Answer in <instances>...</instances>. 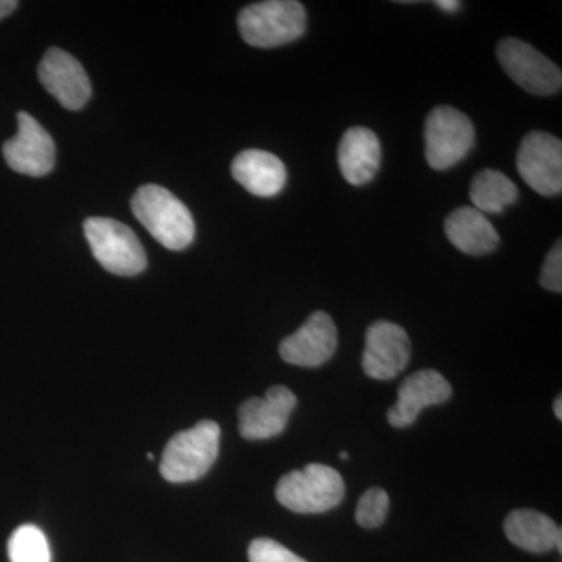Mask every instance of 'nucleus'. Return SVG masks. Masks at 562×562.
I'll return each instance as SVG.
<instances>
[{"label":"nucleus","instance_id":"f257e3e1","mask_svg":"<svg viewBox=\"0 0 562 562\" xmlns=\"http://www.w3.org/2000/svg\"><path fill=\"white\" fill-rule=\"evenodd\" d=\"M132 211L147 232L169 250H183L194 241L191 211L171 191L144 184L132 198Z\"/></svg>","mask_w":562,"mask_h":562},{"label":"nucleus","instance_id":"f03ea898","mask_svg":"<svg viewBox=\"0 0 562 562\" xmlns=\"http://www.w3.org/2000/svg\"><path fill=\"white\" fill-rule=\"evenodd\" d=\"M220 439V425L213 420H201L190 430L177 432L162 452V479L169 483L202 479L217 460Z\"/></svg>","mask_w":562,"mask_h":562},{"label":"nucleus","instance_id":"7ed1b4c3","mask_svg":"<svg viewBox=\"0 0 562 562\" xmlns=\"http://www.w3.org/2000/svg\"><path fill=\"white\" fill-rule=\"evenodd\" d=\"M239 33L247 44L261 49L284 46L302 38L306 11L297 0H266L251 3L238 16Z\"/></svg>","mask_w":562,"mask_h":562},{"label":"nucleus","instance_id":"20e7f679","mask_svg":"<svg viewBox=\"0 0 562 562\" xmlns=\"http://www.w3.org/2000/svg\"><path fill=\"white\" fill-rule=\"evenodd\" d=\"M346 484L338 471L324 464H310L286 473L277 484V501L301 514L330 512L344 501Z\"/></svg>","mask_w":562,"mask_h":562},{"label":"nucleus","instance_id":"39448f33","mask_svg":"<svg viewBox=\"0 0 562 562\" xmlns=\"http://www.w3.org/2000/svg\"><path fill=\"white\" fill-rule=\"evenodd\" d=\"M83 231L92 255L106 271L135 277L146 269V250L127 225L111 217H90L85 221Z\"/></svg>","mask_w":562,"mask_h":562},{"label":"nucleus","instance_id":"423d86ee","mask_svg":"<svg viewBox=\"0 0 562 562\" xmlns=\"http://www.w3.org/2000/svg\"><path fill=\"white\" fill-rule=\"evenodd\" d=\"M425 157L436 171L464 160L475 144L472 121L453 106H438L425 121Z\"/></svg>","mask_w":562,"mask_h":562},{"label":"nucleus","instance_id":"0eeeda50","mask_svg":"<svg viewBox=\"0 0 562 562\" xmlns=\"http://www.w3.org/2000/svg\"><path fill=\"white\" fill-rule=\"evenodd\" d=\"M497 58L514 83L535 95H552L561 91V69L546 55L522 40H502Z\"/></svg>","mask_w":562,"mask_h":562},{"label":"nucleus","instance_id":"6e6552de","mask_svg":"<svg viewBox=\"0 0 562 562\" xmlns=\"http://www.w3.org/2000/svg\"><path fill=\"white\" fill-rule=\"evenodd\" d=\"M520 177L538 194L553 198L562 191V143L547 132H531L517 151Z\"/></svg>","mask_w":562,"mask_h":562},{"label":"nucleus","instance_id":"1a4fd4ad","mask_svg":"<svg viewBox=\"0 0 562 562\" xmlns=\"http://www.w3.org/2000/svg\"><path fill=\"white\" fill-rule=\"evenodd\" d=\"M412 355L408 333L394 322L376 321L366 333L362 371L380 382L395 379L405 371Z\"/></svg>","mask_w":562,"mask_h":562},{"label":"nucleus","instance_id":"9d476101","mask_svg":"<svg viewBox=\"0 0 562 562\" xmlns=\"http://www.w3.org/2000/svg\"><path fill=\"white\" fill-rule=\"evenodd\" d=\"M3 158L14 172L44 177L55 166V143L32 114L18 113V133L2 147Z\"/></svg>","mask_w":562,"mask_h":562},{"label":"nucleus","instance_id":"9b49d317","mask_svg":"<svg viewBox=\"0 0 562 562\" xmlns=\"http://www.w3.org/2000/svg\"><path fill=\"white\" fill-rule=\"evenodd\" d=\"M38 77L47 92L66 110H81L91 99V81L83 66L76 57L58 47H52L44 54L38 66Z\"/></svg>","mask_w":562,"mask_h":562},{"label":"nucleus","instance_id":"f8f14e48","mask_svg":"<svg viewBox=\"0 0 562 562\" xmlns=\"http://www.w3.org/2000/svg\"><path fill=\"white\" fill-rule=\"evenodd\" d=\"M338 347V328L327 313L316 312L297 331L280 344V355L290 364L319 368Z\"/></svg>","mask_w":562,"mask_h":562},{"label":"nucleus","instance_id":"ddd939ff","mask_svg":"<svg viewBox=\"0 0 562 562\" xmlns=\"http://www.w3.org/2000/svg\"><path fill=\"white\" fill-rule=\"evenodd\" d=\"M297 397L286 386H272L265 397H251L239 408V432L249 441L279 436L286 428Z\"/></svg>","mask_w":562,"mask_h":562},{"label":"nucleus","instance_id":"4468645a","mask_svg":"<svg viewBox=\"0 0 562 562\" xmlns=\"http://www.w3.org/2000/svg\"><path fill=\"white\" fill-rule=\"evenodd\" d=\"M452 397V386L443 375L432 369H425L409 375L398 390L397 403L387 413L392 427L405 428L417 420L422 409L441 405Z\"/></svg>","mask_w":562,"mask_h":562},{"label":"nucleus","instance_id":"2eb2a0df","mask_svg":"<svg viewBox=\"0 0 562 562\" xmlns=\"http://www.w3.org/2000/svg\"><path fill=\"white\" fill-rule=\"evenodd\" d=\"M339 169L344 179L353 187L373 180L382 165V144L379 136L364 127H353L344 133L338 150Z\"/></svg>","mask_w":562,"mask_h":562},{"label":"nucleus","instance_id":"dca6fc26","mask_svg":"<svg viewBox=\"0 0 562 562\" xmlns=\"http://www.w3.org/2000/svg\"><path fill=\"white\" fill-rule=\"evenodd\" d=\"M233 179L258 198H273L286 184V166L271 151L244 150L232 162Z\"/></svg>","mask_w":562,"mask_h":562},{"label":"nucleus","instance_id":"f3484780","mask_svg":"<svg viewBox=\"0 0 562 562\" xmlns=\"http://www.w3.org/2000/svg\"><path fill=\"white\" fill-rule=\"evenodd\" d=\"M449 241L472 257H482L497 249L501 244L498 233L491 221L473 206L454 210L443 224Z\"/></svg>","mask_w":562,"mask_h":562},{"label":"nucleus","instance_id":"a211bd4d","mask_svg":"<svg viewBox=\"0 0 562 562\" xmlns=\"http://www.w3.org/2000/svg\"><path fill=\"white\" fill-rule=\"evenodd\" d=\"M505 532L514 546L527 552L543 553L554 547L561 552V528L546 514L517 509L506 517Z\"/></svg>","mask_w":562,"mask_h":562},{"label":"nucleus","instance_id":"6ab92c4d","mask_svg":"<svg viewBox=\"0 0 562 562\" xmlns=\"http://www.w3.org/2000/svg\"><path fill=\"white\" fill-rule=\"evenodd\" d=\"M519 198V190L512 179L495 169H484L473 177L471 201L473 209L483 214L503 213Z\"/></svg>","mask_w":562,"mask_h":562},{"label":"nucleus","instance_id":"aec40b11","mask_svg":"<svg viewBox=\"0 0 562 562\" xmlns=\"http://www.w3.org/2000/svg\"><path fill=\"white\" fill-rule=\"evenodd\" d=\"M11 562H50V547L46 536L35 525H22L9 541Z\"/></svg>","mask_w":562,"mask_h":562},{"label":"nucleus","instance_id":"412c9836","mask_svg":"<svg viewBox=\"0 0 562 562\" xmlns=\"http://www.w3.org/2000/svg\"><path fill=\"white\" fill-rule=\"evenodd\" d=\"M387 512H390V497L380 487H373L362 494L355 517L362 528H376L384 522Z\"/></svg>","mask_w":562,"mask_h":562},{"label":"nucleus","instance_id":"4be33fe9","mask_svg":"<svg viewBox=\"0 0 562 562\" xmlns=\"http://www.w3.org/2000/svg\"><path fill=\"white\" fill-rule=\"evenodd\" d=\"M250 562H306L272 539H255L249 546Z\"/></svg>","mask_w":562,"mask_h":562},{"label":"nucleus","instance_id":"5701e85b","mask_svg":"<svg viewBox=\"0 0 562 562\" xmlns=\"http://www.w3.org/2000/svg\"><path fill=\"white\" fill-rule=\"evenodd\" d=\"M542 288L547 291L561 292L562 291V246L558 241L552 247V250L547 255L543 261L541 279H539Z\"/></svg>","mask_w":562,"mask_h":562},{"label":"nucleus","instance_id":"b1692460","mask_svg":"<svg viewBox=\"0 0 562 562\" xmlns=\"http://www.w3.org/2000/svg\"><path fill=\"white\" fill-rule=\"evenodd\" d=\"M435 5L447 13H457L461 9V2L458 0H436Z\"/></svg>","mask_w":562,"mask_h":562},{"label":"nucleus","instance_id":"393cba45","mask_svg":"<svg viewBox=\"0 0 562 562\" xmlns=\"http://www.w3.org/2000/svg\"><path fill=\"white\" fill-rule=\"evenodd\" d=\"M18 5H20V3H18L16 0H0V20L10 16V14L18 9Z\"/></svg>","mask_w":562,"mask_h":562},{"label":"nucleus","instance_id":"a878e982","mask_svg":"<svg viewBox=\"0 0 562 562\" xmlns=\"http://www.w3.org/2000/svg\"><path fill=\"white\" fill-rule=\"evenodd\" d=\"M562 398L558 397L557 401H554V414H557L558 419H562Z\"/></svg>","mask_w":562,"mask_h":562},{"label":"nucleus","instance_id":"bb28decb","mask_svg":"<svg viewBox=\"0 0 562 562\" xmlns=\"http://www.w3.org/2000/svg\"><path fill=\"white\" fill-rule=\"evenodd\" d=\"M339 457H341V460H349V454H347L346 452H342L341 454H339Z\"/></svg>","mask_w":562,"mask_h":562},{"label":"nucleus","instance_id":"cd10ccee","mask_svg":"<svg viewBox=\"0 0 562 562\" xmlns=\"http://www.w3.org/2000/svg\"><path fill=\"white\" fill-rule=\"evenodd\" d=\"M147 460H149V461L154 460V454H151V453L147 454Z\"/></svg>","mask_w":562,"mask_h":562}]
</instances>
